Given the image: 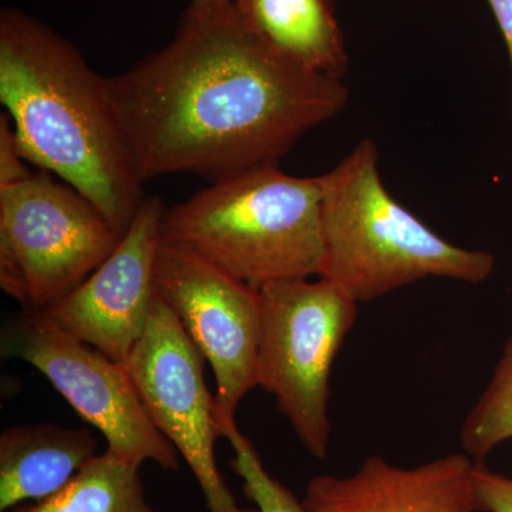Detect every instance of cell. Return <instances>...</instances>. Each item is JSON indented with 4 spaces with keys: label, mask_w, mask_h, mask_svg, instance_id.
<instances>
[{
    "label": "cell",
    "mask_w": 512,
    "mask_h": 512,
    "mask_svg": "<svg viewBox=\"0 0 512 512\" xmlns=\"http://www.w3.org/2000/svg\"><path fill=\"white\" fill-rule=\"evenodd\" d=\"M138 180L278 163L348 104L342 79L274 49L235 2L191 0L171 42L107 77Z\"/></svg>",
    "instance_id": "cell-1"
},
{
    "label": "cell",
    "mask_w": 512,
    "mask_h": 512,
    "mask_svg": "<svg viewBox=\"0 0 512 512\" xmlns=\"http://www.w3.org/2000/svg\"><path fill=\"white\" fill-rule=\"evenodd\" d=\"M0 101L23 158L79 191L123 235L143 183L107 77L66 37L10 6L0 12Z\"/></svg>",
    "instance_id": "cell-2"
},
{
    "label": "cell",
    "mask_w": 512,
    "mask_h": 512,
    "mask_svg": "<svg viewBox=\"0 0 512 512\" xmlns=\"http://www.w3.org/2000/svg\"><path fill=\"white\" fill-rule=\"evenodd\" d=\"M161 238L254 288L320 276V177H295L269 163L212 181L164 211Z\"/></svg>",
    "instance_id": "cell-3"
},
{
    "label": "cell",
    "mask_w": 512,
    "mask_h": 512,
    "mask_svg": "<svg viewBox=\"0 0 512 512\" xmlns=\"http://www.w3.org/2000/svg\"><path fill=\"white\" fill-rule=\"evenodd\" d=\"M377 148L363 140L322 183L325 259L319 278L370 302L421 279L480 284L493 275L487 251L456 247L394 200L377 170Z\"/></svg>",
    "instance_id": "cell-4"
},
{
    "label": "cell",
    "mask_w": 512,
    "mask_h": 512,
    "mask_svg": "<svg viewBox=\"0 0 512 512\" xmlns=\"http://www.w3.org/2000/svg\"><path fill=\"white\" fill-rule=\"evenodd\" d=\"M258 387L274 396L312 457L329 456L330 372L355 326L359 302L329 279L259 286Z\"/></svg>",
    "instance_id": "cell-5"
},
{
    "label": "cell",
    "mask_w": 512,
    "mask_h": 512,
    "mask_svg": "<svg viewBox=\"0 0 512 512\" xmlns=\"http://www.w3.org/2000/svg\"><path fill=\"white\" fill-rule=\"evenodd\" d=\"M120 239L92 202L47 173L0 190V288L22 311L72 292Z\"/></svg>",
    "instance_id": "cell-6"
},
{
    "label": "cell",
    "mask_w": 512,
    "mask_h": 512,
    "mask_svg": "<svg viewBox=\"0 0 512 512\" xmlns=\"http://www.w3.org/2000/svg\"><path fill=\"white\" fill-rule=\"evenodd\" d=\"M2 355L39 370L74 412L103 434L113 456L141 467L180 468V454L157 429L127 367L60 328L45 312L22 311L2 332Z\"/></svg>",
    "instance_id": "cell-7"
},
{
    "label": "cell",
    "mask_w": 512,
    "mask_h": 512,
    "mask_svg": "<svg viewBox=\"0 0 512 512\" xmlns=\"http://www.w3.org/2000/svg\"><path fill=\"white\" fill-rule=\"evenodd\" d=\"M154 288L212 367L221 437L225 427L237 423L241 400L258 387V289L163 238L154 265Z\"/></svg>",
    "instance_id": "cell-8"
},
{
    "label": "cell",
    "mask_w": 512,
    "mask_h": 512,
    "mask_svg": "<svg viewBox=\"0 0 512 512\" xmlns=\"http://www.w3.org/2000/svg\"><path fill=\"white\" fill-rule=\"evenodd\" d=\"M204 356L175 313L156 293L143 336L124 366L151 419L200 485L210 512H258L238 504L215 460L220 437Z\"/></svg>",
    "instance_id": "cell-9"
},
{
    "label": "cell",
    "mask_w": 512,
    "mask_h": 512,
    "mask_svg": "<svg viewBox=\"0 0 512 512\" xmlns=\"http://www.w3.org/2000/svg\"><path fill=\"white\" fill-rule=\"evenodd\" d=\"M164 211L160 198H144L109 258L42 311L70 335L121 365L143 336L156 299L154 265Z\"/></svg>",
    "instance_id": "cell-10"
},
{
    "label": "cell",
    "mask_w": 512,
    "mask_h": 512,
    "mask_svg": "<svg viewBox=\"0 0 512 512\" xmlns=\"http://www.w3.org/2000/svg\"><path fill=\"white\" fill-rule=\"evenodd\" d=\"M474 467L466 453L416 467L370 456L348 477H313L302 504L308 512H478Z\"/></svg>",
    "instance_id": "cell-11"
},
{
    "label": "cell",
    "mask_w": 512,
    "mask_h": 512,
    "mask_svg": "<svg viewBox=\"0 0 512 512\" xmlns=\"http://www.w3.org/2000/svg\"><path fill=\"white\" fill-rule=\"evenodd\" d=\"M87 429L52 423L10 427L0 436V511L46 500L62 491L96 457Z\"/></svg>",
    "instance_id": "cell-12"
},
{
    "label": "cell",
    "mask_w": 512,
    "mask_h": 512,
    "mask_svg": "<svg viewBox=\"0 0 512 512\" xmlns=\"http://www.w3.org/2000/svg\"><path fill=\"white\" fill-rule=\"evenodd\" d=\"M237 5L286 59L335 79H342L348 70L332 0H241Z\"/></svg>",
    "instance_id": "cell-13"
},
{
    "label": "cell",
    "mask_w": 512,
    "mask_h": 512,
    "mask_svg": "<svg viewBox=\"0 0 512 512\" xmlns=\"http://www.w3.org/2000/svg\"><path fill=\"white\" fill-rule=\"evenodd\" d=\"M15 512H156L147 501L140 467L106 453L96 456L59 493Z\"/></svg>",
    "instance_id": "cell-14"
},
{
    "label": "cell",
    "mask_w": 512,
    "mask_h": 512,
    "mask_svg": "<svg viewBox=\"0 0 512 512\" xmlns=\"http://www.w3.org/2000/svg\"><path fill=\"white\" fill-rule=\"evenodd\" d=\"M511 439L512 335L504 343L490 382L464 417L460 430L464 453L478 464H484L495 448Z\"/></svg>",
    "instance_id": "cell-15"
},
{
    "label": "cell",
    "mask_w": 512,
    "mask_h": 512,
    "mask_svg": "<svg viewBox=\"0 0 512 512\" xmlns=\"http://www.w3.org/2000/svg\"><path fill=\"white\" fill-rule=\"evenodd\" d=\"M221 437L234 450L231 467L241 477L242 493L255 503L258 512H308L291 490L266 471L258 451L237 423L225 427Z\"/></svg>",
    "instance_id": "cell-16"
},
{
    "label": "cell",
    "mask_w": 512,
    "mask_h": 512,
    "mask_svg": "<svg viewBox=\"0 0 512 512\" xmlns=\"http://www.w3.org/2000/svg\"><path fill=\"white\" fill-rule=\"evenodd\" d=\"M473 484L478 512H512V477L476 463Z\"/></svg>",
    "instance_id": "cell-17"
},
{
    "label": "cell",
    "mask_w": 512,
    "mask_h": 512,
    "mask_svg": "<svg viewBox=\"0 0 512 512\" xmlns=\"http://www.w3.org/2000/svg\"><path fill=\"white\" fill-rule=\"evenodd\" d=\"M25 158L20 153L15 130L8 114H0V190L12 187L29 178L30 171L26 168Z\"/></svg>",
    "instance_id": "cell-18"
},
{
    "label": "cell",
    "mask_w": 512,
    "mask_h": 512,
    "mask_svg": "<svg viewBox=\"0 0 512 512\" xmlns=\"http://www.w3.org/2000/svg\"><path fill=\"white\" fill-rule=\"evenodd\" d=\"M487 2L504 37L512 70V0H487Z\"/></svg>",
    "instance_id": "cell-19"
},
{
    "label": "cell",
    "mask_w": 512,
    "mask_h": 512,
    "mask_svg": "<svg viewBox=\"0 0 512 512\" xmlns=\"http://www.w3.org/2000/svg\"><path fill=\"white\" fill-rule=\"evenodd\" d=\"M197 2H235L239 3L241 0H197Z\"/></svg>",
    "instance_id": "cell-20"
}]
</instances>
